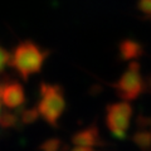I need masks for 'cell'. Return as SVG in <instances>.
<instances>
[{"label": "cell", "instance_id": "8", "mask_svg": "<svg viewBox=\"0 0 151 151\" xmlns=\"http://www.w3.org/2000/svg\"><path fill=\"white\" fill-rule=\"evenodd\" d=\"M132 141L141 151H151V130H140L132 136Z\"/></svg>", "mask_w": 151, "mask_h": 151}, {"label": "cell", "instance_id": "2", "mask_svg": "<svg viewBox=\"0 0 151 151\" xmlns=\"http://www.w3.org/2000/svg\"><path fill=\"white\" fill-rule=\"evenodd\" d=\"M65 110V97L63 88L58 84L42 83L40 97L37 106L39 116L47 124L55 127Z\"/></svg>", "mask_w": 151, "mask_h": 151}, {"label": "cell", "instance_id": "3", "mask_svg": "<svg viewBox=\"0 0 151 151\" xmlns=\"http://www.w3.org/2000/svg\"><path fill=\"white\" fill-rule=\"evenodd\" d=\"M113 88L116 89L119 97L124 101H134L142 93L144 79L141 76V67L139 62L131 60L119 81L113 83Z\"/></svg>", "mask_w": 151, "mask_h": 151}, {"label": "cell", "instance_id": "9", "mask_svg": "<svg viewBox=\"0 0 151 151\" xmlns=\"http://www.w3.org/2000/svg\"><path fill=\"white\" fill-rule=\"evenodd\" d=\"M10 58L12 54L6 49H4L3 47H0V73L5 69L6 65L10 64Z\"/></svg>", "mask_w": 151, "mask_h": 151}, {"label": "cell", "instance_id": "6", "mask_svg": "<svg viewBox=\"0 0 151 151\" xmlns=\"http://www.w3.org/2000/svg\"><path fill=\"white\" fill-rule=\"evenodd\" d=\"M72 142L76 146H88V147H94V146L101 145V136L97 126H89L87 129L76 132L72 136Z\"/></svg>", "mask_w": 151, "mask_h": 151}, {"label": "cell", "instance_id": "1", "mask_svg": "<svg viewBox=\"0 0 151 151\" xmlns=\"http://www.w3.org/2000/svg\"><path fill=\"white\" fill-rule=\"evenodd\" d=\"M48 52L42 50L37 44L32 42H23L12 53L10 64L27 81L30 76L38 73L44 64Z\"/></svg>", "mask_w": 151, "mask_h": 151}, {"label": "cell", "instance_id": "5", "mask_svg": "<svg viewBox=\"0 0 151 151\" xmlns=\"http://www.w3.org/2000/svg\"><path fill=\"white\" fill-rule=\"evenodd\" d=\"M0 102L9 110H17L25 103L24 88L17 81L0 84Z\"/></svg>", "mask_w": 151, "mask_h": 151}, {"label": "cell", "instance_id": "11", "mask_svg": "<svg viewBox=\"0 0 151 151\" xmlns=\"http://www.w3.org/2000/svg\"><path fill=\"white\" fill-rule=\"evenodd\" d=\"M137 9L144 15L151 18V0H137Z\"/></svg>", "mask_w": 151, "mask_h": 151}, {"label": "cell", "instance_id": "4", "mask_svg": "<svg viewBox=\"0 0 151 151\" xmlns=\"http://www.w3.org/2000/svg\"><path fill=\"white\" fill-rule=\"evenodd\" d=\"M132 107L127 101L108 105L106 108V126L116 139L124 140L130 127Z\"/></svg>", "mask_w": 151, "mask_h": 151}, {"label": "cell", "instance_id": "12", "mask_svg": "<svg viewBox=\"0 0 151 151\" xmlns=\"http://www.w3.org/2000/svg\"><path fill=\"white\" fill-rule=\"evenodd\" d=\"M70 151H97L93 147H88V146H74Z\"/></svg>", "mask_w": 151, "mask_h": 151}, {"label": "cell", "instance_id": "10", "mask_svg": "<svg viewBox=\"0 0 151 151\" xmlns=\"http://www.w3.org/2000/svg\"><path fill=\"white\" fill-rule=\"evenodd\" d=\"M60 141L58 139H50L42 145V150L43 151H59L60 150Z\"/></svg>", "mask_w": 151, "mask_h": 151}, {"label": "cell", "instance_id": "7", "mask_svg": "<svg viewBox=\"0 0 151 151\" xmlns=\"http://www.w3.org/2000/svg\"><path fill=\"white\" fill-rule=\"evenodd\" d=\"M144 53L142 45L136 40H124L120 44V54L124 60H135Z\"/></svg>", "mask_w": 151, "mask_h": 151}]
</instances>
